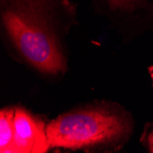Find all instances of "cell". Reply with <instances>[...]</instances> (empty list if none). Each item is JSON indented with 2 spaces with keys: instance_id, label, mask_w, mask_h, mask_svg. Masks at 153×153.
<instances>
[{
  "instance_id": "cell-1",
  "label": "cell",
  "mask_w": 153,
  "mask_h": 153,
  "mask_svg": "<svg viewBox=\"0 0 153 153\" xmlns=\"http://www.w3.org/2000/svg\"><path fill=\"white\" fill-rule=\"evenodd\" d=\"M71 0H0V19L7 38L38 71L63 74L67 62L62 37L76 23Z\"/></svg>"
},
{
  "instance_id": "cell-2",
  "label": "cell",
  "mask_w": 153,
  "mask_h": 153,
  "mask_svg": "<svg viewBox=\"0 0 153 153\" xmlns=\"http://www.w3.org/2000/svg\"><path fill=\"white\" fill-rule=\"evenodd\" d=\"M129 122L106 108H87L65 113L46 127L51 148L78 149L113 142L128 135Z\"/></svg>"
},
{
  "instance_id": "cell-5",
  "label": "cell",
  "mask_w": 153,
  "mask_h": 153,
  "mask_svg": "<svg viewBox=\"0 0 153 153\" xmlns=\"http://www.w3.org/2000/svg\"><path fill=\"white\" fill-rule=\"evenodd\" d=\"M14 115L15 108H3L0 112V152L13 151L14 142Z\"/></svg>"
},
{
  "instance_id": "cell-3",
  "label": "cell",
  "mask_w": 153,
  "mask_h": 153,
  "mask_svg": "<svg viewBox=\"0 0 153 153\" xmlns=\"http://www.w3.org/2000/svg\"><path fill=\"white\" fill-rule=\"evenodd\" d=\"M13 153H44L51 148L43 121L24 108H15Z\"/></svg>"
},
{
  "instance_id": "cell-4",
  "label": "cell",
  "mask_w": 153,
  "mask_h": 153,
  "mask_svg": "<svg viewBox=\"0 0 153 153\" xmlns=\"http://www.w3.org/2000/svg\"><path fill=\"white\" fill-rule=\"evenodd\" d=\"M95 9L122 23L153 22V0H94Z\"/></svg>"
},
{
  "instance_id": "cell-7",
  "label": "cell",
  "mask_w": 153,
  "mask_h": 153,
  "mask_svg": "<svg viewBox=\"0 0 153 153\" xmlns=\"http://www.w3.org/2000/svg\"><path fill=\"white\" fill-rule=\"evenodd\" d=\"M149 73H150V74H151V78H152V81H153V67H151V68L149 69Z\"/></svg>"
},
{
  "instance_id": "cell-6",
  "label": "cell",
  "mask_w": 153,
  "mask_h": 153,
  "mask_svg": "<svg viewBox=\"0 0 153 153\" xmlns=\"http://www.w3.org/2000/svg\"><path fill=\"white\" fill-rule=\"evenodd\" d=\"M148 146L149 151L153 153V131L148 137Z\"/></svg>"
}]
</instances>
